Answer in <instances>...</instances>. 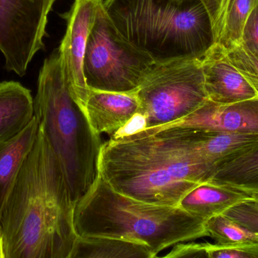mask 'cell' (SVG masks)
Returning <instances> with one entry per match:
<instances>
[{
  "mask_svg": "<svg viewBox=\"0 0 258 258\" xmlns=\"http://www.w3.org/2000/svg\"><path fill=\"white\" fill-rule=\"evenodd\" d=\"M74 208L64 173L39 128L2 215L6 258H71L78 239Z\"/></svg>",
  "mask_w": 258,
  "mask_h": 258,
  "instance_id": "cell-1",
  "label": "cell"
},
{
  "mask_svg": "<svg viewBox=\"0 0 258 258\" xmlns=\"http://www.w3.org/2000/svg\"><path fill=\"white\" fill-rule=\"evenodd\" d=\"M215 167L200 152L194 129L171 127L132 140L103 143L99 175L132 198L165 205L209 183Z\"/></svg>",
  "mask_w": 258,
  "mask_h": 258,
  "instance_id": "cell-2",
  "label": "cell"
},
{
  "mask_svg": "<svg viewBox=\"0 0 258 258\" xmlns=\"http://www.w3.org/2000/svg\"><path fill=\"white\" fill-rule=\"evenodd\" d=\"M80 237H110L144 242L153 252L208 236L206 221L179 205L146 202L124 195L98 176L75 203Z\"/></svg>",
  "mask_w": 258,
  "mask_h": 258,
  "instance_id": "cell-3",
  "label": "cell"
},
{
  "mask_svg": "<svg viewBox=\"0 0 258 258\" xmlns=\"http://www.w3.org/2000/svg\"><path fill=\"white\" fill-rule=\"evenodd\" d=\"M33 101L39 128L61 166L76 203L99 176L103 143L70 93L57 50L44 61Z\"/></svg>",
  "mask_w": 258,
  "mask_h": 258,
  "instance_id": "cell-4",
  "label": "cell"
},
{
  "mask_svg": "<svg viewBox=\"0 0 258 258\" xmlns=\"http://www.w3.org/2000/svg\"><path fill=\"white\" fill-rule=\"evenodd\" d=\"M104 6L121 38L155 62L203 56L215 43L200 0H104Z\"/></svg>",
  "mask_w": 258,
  "mask_h": 258,
  "instance_id": "cell-5",
  "label": "cell"
},
{
  "mask_svg": "<svg viewBox=\"0 0 258 258\" xmlns=\"http://www.w3.org/2000/svg\"><path fill=\"white\" fill-rule=\"evenodd\" d=\"M203 56L155 62L136 92L138 112L147 120L146 129L182 119L209 100L205 88Z\"/></svg>",
  "mask_w": 258,
  "mask_h": 258,
  "instance_id": "cell-6",
  "label": "cell"
},
{
  "mask_svg": "<svg viewBox=\"0 0 258 258\" xmlns=\"http://www.w3.org/2000/svg\"><path fill=\"white\" fill-rule=\"evenodd\" d=\"M154 63L150 56L121 38L103 4L89 35L85 54L83 68L89 89L137 92Z\"/></svg>",
  "mask_w": 258,
  "mask_h": 258,
  "instance_id": "cell-7",
  "label": "cell"
},
{
  "mask_svg": "<svg viewBox=\"0 0 258 258\" xmlns=\"http://www.w3.org/2000/svg\"><path fill=\"white\" fill-rule=\"evenodd\" d=\"M57 0H0V51L5 67L19 77L43 49L48 14Z\"/></svg>",
  "mask_w": 258,
  "mask_h": 258,
  "instance_id": "cell-8",
  "label": "cell"
},
{
  "mask_svg": "<svg viewBox=\"0 0 258 258\" xmlns=\"http://www.w3.org/2000/svg\"><path fill=\"white\" fill-rule=\"evenodd\" d=\"M104 2L74 0L71 10L63 15L67 29L57 49L60 66L71 96L83 109L89 91L83 68L85 54L89 35Z\"/></svg>",
  "mask_w": 258,
  "mask_h": 258,
  "instance_id": "cell-9",
  "label": "cell"
},
{
  "mask_svg": "<svg viewBox=\"0 0 258 258\" xmlns=\"http://www.w3.org/2000/svg\"><path fill=\"white\" fill-rule=\"evenodd\" d=\"M171 127H189L241 135H258V96L231 104L208 100L190 115L178 121L146 129L126 140L145 137Z\"/></svg>",
  "mask_w": 258,
  "mask_h": 258,
  "instance_id": "cell-10",
  "label": "cell"
},
{
  "mask_svg": "<svg viewBox=\"0 0 258 258\" xmlns=\"http://www.w3.org/2000/svg\"><path fill=\"white\" fill-rule=\"evenodd\" d=\"M203 71L208 98L213 102L231 104L257 97L225 48L218 44L214 43L203 56Z\"/></svg>",
  "mask_w": 258,
  "mask_h": 258,
  "instance_id": "cell-11",
  "label": "cell"
},
{
  "mask_svg": "<svg viewBox=\"0 0 258 258\" xmlns=\"http://www.w3.org/2000/svg\"><path fill=\"white\" fill-rule=\"evenodd\" d=\"M136 92L89 89L83 110L97 134L111 136L139 112Z\"/></svg>",
  "mask_w": 258,
  "mask_h": 258,
  "instance_id": "cell-12",
  "label": "cell"
},
{
  "mask_svg": "<svg viewBox=\"0 0 258 258\" xmlns=\"http://www.w3.org/2000/svg\"><path fill=\"white\" fill-rule=\"evenodd\" d=\"M36 117L15 137L0 143V221L20 171L37 137Z\"/></svg>",
  "mask_w": 258,
  "mask_h": 258,
  "instance_id": "cell-13",
  "label": "cell"
},
{
  "mask_svg": "<svg viewBox=\"0 0 258 258\" xmlns=\"http://www.w3.org/2000/svg\"><path fill=\"white\" fill-rule=\"evenodd\" d=\"M34 118L31 91L19 82L0 83V143L21 133Z\"/></svg>",
  "mask_w": 258,
  "mask_h": 258,
  "instance_id": "cell-14",
  "label": "cell"
},
{
  "mask_svg": "<svg viewBox=\"0 0 258 258\" xmlns=\"http://www.w3.org/2000/svg\"><path fill=\"white\" fill-rule=\"evenodd\" d=\"M209 183L258 199V143L218 165Z\"/></svg>",
  "mask_w": 258,
  "mask_h": 258,
  "instance_id": "cell-15",
  "label": "cell"
},
{
  "mask_svg": "<svg viewBox=\"0 0 258 258\" xmlns=\"http://www.w3.org/2000/svg\"><path fill=\"white\" fill-rule=\"evenodd\" d=\"M248 198H251L241 192L206 183L192 189L178 205L188 213L207 221Z\"/></svg>",
  "mask_w": 258,
  "mask_h": 258,
  "instance_id": "cell-16",
  "label": "cell"
},
{
  "mask_svg": "<svg viewBox=\"0 0 258 258\" xmlns=\"http://www.w3.org/2000/svg\"><path fill=\"white\" fill-rule=\"evenodd\" d=\"M257 3L258 0H220L212 22L215 43L226 51L241 44L247 18Z\"/></svg>",
  "mask_w": 258,
  "mask_h": 258,
  "instance_id": "cell-17",
  "label": "cell"
},
{
  "mask_svg": "<svg viewBox=\"0 0 258 258\" xmlns=\"http://www.w3.org/2000/svg\"><path fill=\"white\" fill-rule=\"evenodd\" d=\"M144 242L110 237L78 236L71 258H154Z\"/></svg>",
  "mask_w": 258,
  "mask_h": 258,
  "instance_id": "cell-18",
  "label": "cell"
},
{
  "mask_svg": "<svg viewBox=\"0 0 258 258\" xmlns=\"http://www.w3.org/2000/svg\"><path fill=\"white\" fill-rule=\"evenodd\" d=\"M206 228L208 236L216 243L258 242L257 236L224 215L208 220L206 221Z\"/></svg>",
  "mask_w": 258,
  "mask_h": 258,
  "instance_id": "cell-19",
  "label": "cell"
},
{
  "mask_svg": "<svg viewBox=\"0 0 258 258\" xmlns=\"http://www.w3.org/2000/svg\"><path fill=\"white\" fill-rule=\"evenodd\" d=\"M206 257L258 258V242L215 244L204 242Z\"/></svg>",
  "mask_w": 258,
  "mask_h": 258,
  "instance_id": "cell-20",
  "label": "cell"
},
{
  "mask_svg": "<svg viewBox=\"0 0 258 258\" xmlns=\"http://www.w3.org/2000/svg\"><path fill=\"white\" fill-rule=\"evenodd\" d=\"M227 51L233 65L252 86L258 96V59L247 51L242 44Z\"/></svg>",
  "mask_w": 258,
  "mask_h": 258,
  "instance_id": "cell-21",
  "label": "cell"
},
{
  "mask_svg": "<svg viewBox=\"0 0 258 258\" xmlns=\"http://www.w3.org/2000/svg\"><path fill=\"white\" fill-rule=\"evenodd\" d=\"M258 238V199L248 198L223 214Z\"/></svg>",
  "mask_w": 258,
  "mask_h": 258,
  "instance_id": "cell-22",
  "label": "cell"
},
{
  "mask_svg": "<svg viewBox=\"0 0 258 258\" xmlns=\"http://www.w3.org/2000/svg\"><path fill=\"white\" fill-rule=\"evenodd\" d=\"M241 44L258 59V3L247 18Z\"/></svg>",
  "mask_w": 258,
  "mask_h": 258,
  "instance_id": "cell-23",
  "label": "cell"
},
{
  "mask_svg": "<svg viewBox=\"0 0 258 258\" xmlns=\"http://www.w3.org/2000/svg\"><path fill=\"white\" fill-rule=\"evenodd\" d=\"M165 257H206L204 242H180L173 246L171 251Z\"/></svg>",
  "mask_w": 258,
  "mask_h": 258,
  "instance_id": "cell-24",
  "label": "cell"
},
{
  "mask_svg": "<svg viewBox=\"0 0 258 258\" xmlns=\"http://www.w3.org/2000/svg\"><path fill=\"white\" fill-rule=\"evenodd\" d=\"M200 1L204 5L206 10L209 12L212 22V20L215 18V14L218 11L220 0H200Z\"/></svg>",
  "mask_w": 258,
  "mask_h": 258,
  "instance_id": "cell-25",
  "label": "cell"
},
{
  "mask_svg": "<svg viewBox=\"0 0 258 258\" xmlns=\"http://www.w3.org/2000/svg\"><path fill=\"white\" fill-rule=\"evenodd\" d=\"M0 258H6L4 248V240H3V233L0 229Z\"/></svg>",
  "mask_w": 258,
  "mask_h": 258,
  "instance_id": "cell-26",
  "label": "cell"
}]
</instances>
